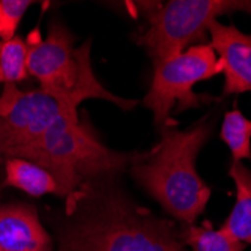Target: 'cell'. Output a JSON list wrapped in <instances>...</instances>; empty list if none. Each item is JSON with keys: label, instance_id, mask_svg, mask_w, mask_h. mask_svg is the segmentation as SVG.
Segmentation results:
<instances>
[{"label": "cell", "instance_id": "9c48e42d", "mask_svg": "<svg viewBox=\"0 0 251 251\" xmlns=\"http://www.w3.org/2000/svg\"><path fill=\"white\" fill-rule=\"evenodd\" d=\"M0 251H53V241L27 203H0Z\"/></svg>", "mask_w": 251, "mask_h": 251}, {"label": "cell", "instance_id": "30bf717a", "mask_svg": "<svg viewBox=\"0 0 251 251\" xmlns=\"http://www.w3.org/2000/svg\"><path fill=\"white\" fill-rule=\"evenodd\" d=\"M229 175L236 187V201L221 229L245 245H251V170L242 163H232Z\"/></svg>", "mask_w": 251, "mask_h": 251}, {"label": "cell", "instance_id": "9a60e30c", "mask_svg": "<svg viewBox=\"0 0 251 251\" xmlns=\"http://www.w3.org/2000/svg\"><path fill=\"white\" fill-rule=\"evenodd\" d=\"M32 5V0H0V39L2 42H6L15 36V30L21 18Z\"/></svg>", "mask_w": 251, "mask_h": 251}, {"label": "cell", "instance_id": "277c9868", "mask_svg": "<svg viewBox=\"0 0 251 251\" xmlns=\"http://www.w3.org/2000/svg\"><path fill=\"white\" fill-rule=\"evenodd\" d=\"M73 35L63 25L51 23L47 38L33 30L27 39V73L39 83L42 92L53 97L63 110L78 119L77 108L86 100H104L131 111L139 101L113 95L98 81L90 63L92 41L74 47Z\"/></svg>", "mask_w": 251, "mask_h": 251}, {"label": "cell", "instance_id": "8992f818", "mask_svg": "<svg viewBox=\"0 0 251 251\" xmlns=\"http://www.w3.org/2000/svg\"><path fill=\"white\" fill-rule=\"evenodd\" d=\"M223 73V65L211 44H196L184 53L153 63V75L143 105L153 113V124L158 129L167 125L175 126L172 110L184 113L199 108L217 98L204 94H194L193 87L199 81L211 80Z\"/></svg>", "mask_w": 251, "mask_h": 251}, {"label": "cell", "instance_id": "8fae6325", "mask_svg": "<svg viewBox=\"0 0 251 251\" xmlns=\"http://www.w3.org/2000/svg\"><path fill=\"white\" fill-rule=\"evenodd\" d=\"M5 182L2 187H12L33 197L45 194L59 196L56 179L41 166L21 158L5 159Z\"/></svg>", "mask_w": 251, "mask_h": 251}, {"label": "cell", "instance_id": "5bb4252c", "mask_svg": "<svg viewBox=\"0 0 251 251\" xmlns=\"http://www.w3.org/2000/svg\"><path fill=\"white\" fill-rule=\"evenodd\" d=\"M29 77L27 45L20 36L0 42V83L17 84Z\"/></svg>", "mask_w": 251, "mask_h": 251}, {"label": "cell", "instance_id": "6da1fadb", "mask_svg": "<svg viewBox=\"0 0 251 251\" xmlns=\"http://www.w3.org/2000/svg\"><path fill=\"white\" fill-rule=\"evenodd\" d=\"M68 221L57 251H187L173 221L139 206L113 184L100 180L65 203Z\"/></svg>", "mask_w": 251, "mask_h": 251}, {"label": "cell", "instance_id": "7a4b0ae2", "mask_svg": "<svg viewBox=\"0 0 251 251\" xmlns=\"http://www.w3.org/2000/svg\"><path fill=\"white\" fill-rule=\"evenodd\" d=\"M208 116L188 129L167 125L159 131L158 145L148 152H137L131 175L166 212L185 226L204 212L211 199V188L196 169V159L212 134Z\"/></svg>", "mask_w": 251, "mask_h": 251}, {"label": "cell", "instance_id": "52a82bcc", "mask_svg": "<svg viewBox=\"0 0 251 251\" xmlns=\"http://www.w3.org/2000/svg\"><path fill=\"white\" fill-rule=\"evenodd\" d=\"M62 115L68 113L41 89L21 90L17 84H3L0 94V155L3 161L23 158Z\"/></svg>", "mask_w": 251, "mask_h": 251}, {"label": "cell", "instance_id": "3957f363", "mask_svg": "<svg viewBox=\"0 0 251 251\" xmlns=\"http://www.w3.org/2000/svg\"><path fill=\"white\" fill-rule=\"evenodd\" d=\"M135 156L137 152L108 149L89 124L62 115L21 159L51 173L59 197L70 203L90 185L122 172Z\"/></svg>", "mask_w": 251, "mask_h": 251}, {"label": "cell", "instance_id": "7c38bea8", "mask_svg": "<svg viewBox=\"0 0 251 251\" xmlns=\"http://www.w3.org/2000/svg\"><path fill=\"white\" fill-rule=\"evenodd\" d=\"M180 236L184 244L190 245L193 251H244L247 247L221 227L214 229L209 221H204L201 226H185Z\"/></svg>", "mask_w": 251, "mask_h": 251}, {"label": "cell", "instance_id": "2e32d148", "mask_svg": "<svg viewBox=\"0 0 251 251\" xmlns=\"http://www.w3.org/2000/svg\"><path fill=\"white\" fill-rule=\"evenodd\" d=\"M0 161H3V158H2V155H0Z\"/></svg>", "mask_w": 251, "mask_h": 251}, {"label": "cell", "instance_id": "ba28073f", "mask_svg": "<svg viewBox=\"0 0 251 251\" xmlns=\"http://www.w3.org/2000/svg\"><path fill=\"white\" fill-rule=\"evenodd\" d=\"M209 44L223 65V97L251 92V33L218 20L209 27Z\"/></svg>", "mask_w": 251, "mask_h": 251}, {"label": "cell", "instance_id": "5b68a950", "mask_svg": "<svg viewBox=\"0 0 251 251\" xmlns=\"http://www.w3.org/2000/svg\"><path fill=\"white\" fill-rule=\"evenodd\" d=\"M148 26L137 42L153 63L184 53L199 41H209L208 27L221 15L245 12L251 15V0H170L142 3Z\"/></svg>", "mask_w": 251, "mask_h": 251}, {"label": "cell", "instance_id": "4fadbf2b", "mask_svg": "<svg viewBox=\"0 0 251 251\" xmlns=\"http://www.w3.org/2000/svg\"><path fill=\"white\" fill-rule=\"evenodd\" d=\"M220 137L230 149L232 163L251 159V121L242 115L241 110L235 108L226 113Z\"/></svg>", "mask_w": 251, "mask_h": 251}]
</instances>
